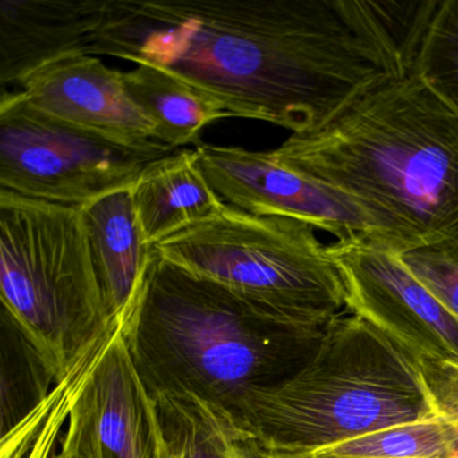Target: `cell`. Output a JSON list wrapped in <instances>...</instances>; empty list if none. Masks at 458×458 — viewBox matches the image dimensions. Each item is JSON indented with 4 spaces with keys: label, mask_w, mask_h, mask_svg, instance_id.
I'll list each match as a JSON object with an SVG mask.
<instances>
[{
    "label": "cell",
    "mask_w": 458,
    "mask_h": 458,
    "mask_svg": "<svg viewBox=\"0 0 458 458\" xmlns=\"http://www.w3.org/2000/svg\"><path fill=\"white\" fill-rule=\"evenodd\" d=\"M2 310L55 380L109 316L81 208L0 190Z\"/></svg>",
    "instance_id": "cell-5"
},
{
    "label": "cell",
    "mask_w": 458,
    "mask_h": 458,
    "mask_svg": "<svg viewBox=\"0 0 458 458\" xmlns=\"http://www.w3.org/2000/svg\"><path fill=\"white\" fill-rule=\"evenodd\" d=\"M327 250L342 276L348 312L371 324L418 363L458 358V318L394 251L372 241H336Z\"/></svg>",
    "instance_id": "cell-8"
},
{
    "label": "cell",
    "mask_w": 458,
    "mask_h": 458,
    "mask_svg": "<svg viewBox=\"0 0 458 458\" xmlns=\"http://www.w3.org/2000/svg\"><path fill=\"white\" fill-rule=\"evenodd\" d=\"M226 411L259 450L276 454L318 452L441 418L420 363L348 310L327 326L296 374L245 394Z\"/></svg>",
    "instance_id": "cell-4"
},
{
    "label": "cell",
    "mask_w": 458,
    "mask_h": 458,
    "mask_svg": "<svg viewBox=\"0 0 458 458\" xmlns=\"http://www.w3.org/2000/svg\"><path fill=\"white\" fill-rule=\"evenodd\" d=\"M195 151L203 175L225 205L253 216L297 219L339 242L380 245L377 225L358 203L286 167L272 152L213 144H199Z\"/></svg>",
    "instance_id": "cell-9"
},
{
    "label": "cell",
    "mask_w": 458,
    "mask_h": 458,
    "mask_svg": "<svg viewBox=\"0 0 458 458\" xmlns=\"http://www.w3.org/2000/svg\"><path fill=\"white\" fill-rule=\"evenodd\" d=\"M71 418L89 458H159L152 399L123 331L93 372Z\"/></svg>",
    "instance_id": "cell-11"
},
{
    "label": "cell",
    "mask_w": 458,
    "mask_h": 458,
    "mask_svg": "<svg viewBox=\"0 0 458 458\" xmlns=\"http://www.w3.org/2000/svg\"><path fill=\"white\" fill-rule=\"evenodd\" d=\"M261 452L264 458H348V457H334V455L320 454V453H301V454H276V453Z\"/></svg>",
    "instance_id": "cell-23"
},
{
    "label": "cell",
    "mask_w": 458,
    "mask_h": 458,
    "mask_svg": "<svg viewBox=\"0 0 458 458\" xmlns=\"http://www.w3.org/2000/svg\"><path fill=\"white\" fill-rule=\"evenodd\" d=\"M414 71L458 114V0H437Z\"/></svg>",
    "instance_id": "cell-19"
},
{
    "label": "cell",
    "mask_w": 458,
    "mask_h": 458,
    "mask_svg": "<svg viewBox=\"0 0 458 458\" xmlns=\"http://www.w3.org/2000/svg\"><path fill=\"white\" fill-rule=\"evenodd\" d=\"M154 249L165 261L294 326L324 329L347 312L336 264L315 229L297 219L226 205Z\"/></svg>",
    "instance_id": "cell-6"
},
{
    "label": "cell",
    "mask_w": 458,
    "mask_h": 458,
    "mask_svg": "<svg viewBox=\"0 0 458 458\" xmlns=\"http://www.w3.org/2000/svg\"><path fill=\"white\" fill-rule=\"evenodd\" d=\"M159 458H264L232 415L190 394H149Z\"/></svg>",
    "instance_id": "cell-15"
},
{
    "label": "cell",
    "mask_w": 458,
    "mask_h": 458,
    "mask_svg": "<svg viewBox=\"0 0 458 458\" xmlns=\"http://www.w3.org/2000/svg\"><path fill=\"white\" fill-rule=\"evenodd\" d=\"M55 382L37 348L2 310V436L37 409Z\"/></svg>",
    "instance_id": "cell-17"
},
{
    "label": "cell",
    "mask_w": 458,
    "mask_h": 458,
    "mask_svg": "<svg viewBox=\"0 0 458 458\" xmlns=\"http://www.w3.org/2000/svg\"><path fill=\"white\" fill-rule=\"evenodd\" d=\"M414 2L106 0L85 55L149 64L232 117L305 132L414 69Z\"/></svg>",
    "instance_id": "cell-1"
},
{
    "label": "cell",
    "mask_w": 458,
    "mask_h": 458,
    "mask_svg": "<svg viewBox=\"0 0 458 458\" xmlns=\"http://www.w3.org/2000/svg\"><path fill=\"white\" fill-rule=\"evenodd\" d=\"M395 254L428 293L458 318V241Z\"/></svg>",
    "instance_id": "cell-20"
},
{
    "label": "cell",
    "mask_w": 458,
    "mask_h": 458,
    "mask_svg": "<svg viewBox=\"0 0 458 458\" xmlns=\"http://www.w3.org/2000/svg\"><path fill=\"white\" fill-rule=\"evenodd\" d=\"M21 95L39 114L125 146L154 140L152 120L136 106L123 72L95 55H68L21 82Z\"/></svg>",
    "instance_id": "cell-10"
},
{
    "label": "cell",
    "mask_w": 458,
    "mask_h": 458,
    "mask_svg": "<svg viewBox=\"0 0 458 458\" xmlns=\"http://www.w3.org/2000/svg\"><path fill=\"white\" fill-rule=\"evenodd\" d=\"M106 0H2L0 82H21L44 66L87 52Z\"/></svg>",
    "instance_id": "cell-12"
},
{
    "label": "cell",
    "mask_w": 458,
    "mask_h": 458,
    "mask_svg": "<svg viewBox=\"0 0 458 458\" xmlns=\"http://www.w3.org/2000/svg\"><path fill=\"white\" fill-rule=\"evenodd\" d=\"M123 80L131 98L157 127L154 140L171 148L199 143L208 124L232 117L221 104L157 66L139 64L124 72Z\"/></svg>",
    "instance_id": "cell-16"
},
{
    "label": "cell",
    "mask_w": 458,
    "mask_h": 458,
    "mask_svg": "<svg viewBox=\"0 0 458 458\" xmlns=\"http://www.w3.org/2000/svg\"><path fill=\"white\" fill-rule=\"evenodd\" d=\"M52 458H89L82 445L81 436L76 422L69 415L66 428L61 434L57 449L53 453Z\"/></svg>",
    "instance_id": "cell-22"
},
{
    "label": "cell",
    "mask_w": 458,
    "mask_h": 458,
    "mask_svg": "<svg viewBox=\"0 0 458 458\" xmlns=\"http://www.w3.org/2000/svg\"><path fill=\"white\" fill-rule=\"evenodd\" d=\"M132 198L149 246L211 218L226 206L203 175L195 149H179L151 165L132 187Z\"/></svg>",
    "instance_id": "cell-14"
},
{
    "label": "cell",
    "mask_w": 458,
    "mask_h": 458,
    "mask_svg": "<svg viewBox=\"0 0 458 458\" xmlns=\"http://www.w3.org/2000/svg\"><path fill=\"white\" fill-rule=\"evenodd\" d=\"M159 141L125 146L31 108L21 92L0 98V190L81 208L131 189L151 165L175 154Z\"/></svg>",
    "instance_id": "cell-7"
},
{
    "label": "cell",
    "mask_w": 458,
    "mask_h": 458,
    "mask_svg": "<svg viewBox=\"0 0 458 458\" xmlns=\"http://www.w3.org/2000/svg\"><path fill=\"white\" fill-rule=\"evenodd\" d=\"M420 369L439 415L458 423V358L420 361Z\"/></svg>",
    "instance_id": "cell-21"
},
{
    "label": "cell",
    "mask_w": 458,
    "mask_h": 458,
    "mask_svg": "<svg viewBox=\"0 0 458 458\" xmlns=\"http://www.w3.org/2000/svg\"><path fill=\"white\" fill-rule=\"evenodd\" d=\"M324 331L286 323L154 249L123 337L147 393L190 394L229 410L296 374Z\"/></svg>",
    "instance_id": "cell-3"
},
{
    "label": "cell",
    "mask_w": 458,
    "mask_h": 458,
    "mask_svg": "<svg viewBox=\"0 0 458 458\" xmlns=\"http://www.w3.org/2000/svg\"><path fill=\"white\" fill-rule=\"evenodd\" d=\"M316 453L348 458H458V425L442 417L404 423Z\"/></svg>",
    "instance_id": "cell-18"
},
{
    "label": "cell",
    "mask_w": 458,
    "mask_h": 458,
    "mask_svg": "<svg viewBox=\"0 0 458 458\" xmlns=\"http://www.w3.org/2000/svg\"><path fill=\"white\" fill-rule=\"evenodd\" d=\"M270 152L358 203L394 253L458 241V114L414 69Z\"/></svg>",
    "instance_id": "cell-2"
},
{
    "label": "cell",
    "mask_w": 458,
    "mask_h": 458,
    "mask_svg": "<svg viewBox=\"0 0 458 458\" xmlns=\"http://www.w3.org/2000/svg\"><path fill=\"white\" fill-rule=\"evenodd\" d=\"M109 316L128 315L154 259L133 205L132 187L81 208Z\"/></svg>",
    "instance_id": "cell-13"
}]
</instances>
